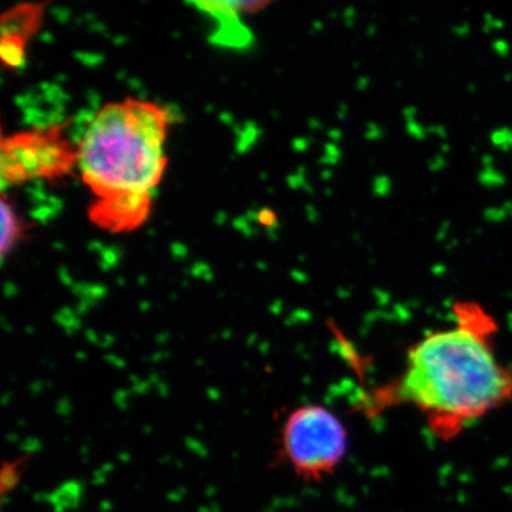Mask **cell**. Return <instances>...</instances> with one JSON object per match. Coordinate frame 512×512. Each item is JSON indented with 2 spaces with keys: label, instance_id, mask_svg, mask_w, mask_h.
<instances>
[{
  "label": "cell",
  "instance_id": "cell-2",
  "mask_svg": "<svg viewBox=\"0 0 512 512\" xmlns=\"http://www.w3.org/2000/svg\"><path fill=\"white\" fill-rule=\"evenodd\" d=\"M167 120L160 107L127 100L103 107L80 140L77 161L97 195L150 192L164 173Z\"/></svg>",
  "mask_w": 512,
  "mask_h": 512
},
{
  "label": "cell",
  "instance_id": "cell-4",
  "mask_svg": "<svg viewBox=\"0 0 512 512\" xmlns=\"http://www.w3.org/2000/svg\"><path fill=\"white\" fill-rule=\"evenodd\" d=\"M150 192L120 191L103 195L94 205L92 220L111 231L136 228L146 220Z\"/></svg>",
  "mask_w": 512,
  "mask_h": 512
},
{
  "label": "cell",
  "instance_id": "cell-3",
  "mask_svg": "<svg viewBox=\"0 0 512 512\" xmlns=\"http://www.w3.org/2000/svg\"><path fill=\"white\" fill-rule=\"evenodd\" d=\"M349 450V434L329 407L302 404L286 413L279 436V457L306 483L332 476Z\"/></svg>",
  "mask_w": 512,
  "mask_h": 512
},
{
  "label": "cell",
  "instance_id": "cell-5",
  "mask_svg": "<svg viewBox=\"0 0 512 512\" xmlns=\"http://www.w3.org/2000/svg\"><path fill=\"white\" fill-rule=\"evenodd\" d=\"M195 6L220 23L215 42L228 46L248 45L249 32L239 22L242 12L238 2H201Z\"/></svg>",
  "mask_w": 512,
  "mask_h": 512
},
{
  "label": "cell",
  "instance_id": "cell-8",
  "mask_svg": "<svg viewBox=\"0 0 512 512\" xmlns=\"http://www.w3.org/2000/svg\"><path fill=\"white\" fill-rule=\"evenodd\" d=\"M0 55L3 63L13 69H20L25 64V39L16 36H3Z\"/></svg>",
  "mask_w": 512,
  "mask_h": 512
},
{
  "label": "cell",
  "instance_id": "cell-7",
  "mask_svg": "<svg viewBox=\"0 0 512 512\" xmlns=\"http://www.w3.org/2000/svg\"><path fill=\"white\" fill-rule=\"evenodd\" d=\"M20 225L15 211L10 207L8 202L2 201V256L5 258L9 254L10 249L15 245L16 239L19 238Z\"/></svg>",
  "mask_w": 512,
  "mask_h": 512
},
{
  "label": "cell",
  "instance_id": "cell-9",
  "mask_svg": "<svg viewBox=\"0 0 512 512\" xmlns=\"http://www.w3.org/2000/svg\"><path fill=\"white\" fill-rule=\"evenodd\" d=\"M25 466V460L10 461L9 464H3L2 468V494L6 495L10 490L18 485L20 476H22V467Z\"/></svg>",
  "mask_w": 512,
  "mask_h": 512
},
{
  "label": "cell",
  "instance_id": "cell-6",
  "mask_svg": "<svg viewBox=\"0 0 512 512\" xmlns=\"http://www.w3.org/2000/svg\"><path fill=\"white\" fill-rule=\"evenodd\" d=\"M42 8L36 5H22L3 15V36H16L26 39L39 26Z\"/></svg>",
  "mask_w": 512,
  "mask_h": 512
},
{
  "label": "cell",
  "instance_id": "cell-1",
  "mask_svg": "<svg viewBox=\"0 0 512 512\" xmlns=\"http://www.w3.org/2000/svg\"><path fill=\"white\" fill-rule=\"evenodd\" d=\"M456 322L427 333L407 350L399 376L367 393L373 414L409 406L431 436L456 439L512 399V365L495 352L498 326L477 303L454 306Z\"/></svg>",
  "mask_w": 512,
  "mask_h": 512
}]
</instances>
